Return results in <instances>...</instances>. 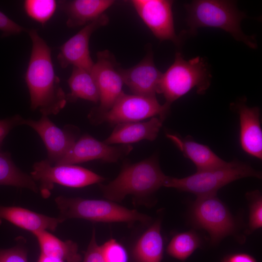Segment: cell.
<instances>
[{
	"label": "cell",
	"mask_w": 262,
	"mask_h": 262,
	"mask_svg": "<svg viewBox=\"0 0 262 262\" xmlns=\"http://www.w3.org/2000/svg\"><path fill=\"white\" fill-rule=\"evenodd\" d=\"M32 51L25 80L30 97V108L42 115H56L66 106V94L55 74L51 49L35 29L29 30Z\"/></svg>",
	"instance_id": "obj_1"
},
{
	"label": "cell",
	"mask_w": 262,
	"mask_h": 262,
	"mask_svg": "<svg viewBox=\"0 0 262 262\" xmlns=\"http://www.w3.org/2000/svg\"><path fill=\"white\" fill-rule=\"evenodd\" d=\"M166 178L158 158L153 155L137 163H125L114 180L99 185L103 196L115 202L121 201L128 195L142 199L164 186Z\"/></svg>",
	"instance_id": "obj_2"
},
{
	"label": "cell",
	"mask_w": 262,
	"mask_h": 262,
	"mask_svg": "<svg viewBox=\"0 0 262 262\" xmlns=\"http://www.w3.org/2000/svg\"><path fill=\"white\" fill-rule=\"evenodd\" d=\"M186 8L187 23L192 32L200 27L219 28L249 47L256 48L255 40L242 32L240 23L246 16L237 9L233 1L195 0L187 4Z\"/></svg>",
	"instance_id": "obj_3"
},
{
	"label": "cell",
	"mask_w": 262,
	"mask_h": 262,
	"mask_svg": "<svg viewBox=\"0 0 262 262\" xmlns=\"http://www.w3.org/2000/svg\"><path fill=\"white\" fill-rule=\"evenodd\" d=\"M55 202L63 221L81 218L99 222H124L131 224L139 222L149 223L150 216L131 210L109 200L88 199L59 196Z\"/></svg>",
	"instance_id": "obj_4"
},
{
	"label": "cell",
	"mask_w": 262,
	"mask_h": 262,
	"mask_svg": "<svg viewBox=\"0 0 262 262\" xmlns=\"http://www.w3.org/2000/svg\"><path fill=\"white\" fill-rule=\"evenodd\" d=\"M210 72L205 61L200 57L185 60L179 52L175 54L173 63L162 75L158 94H162L165 104L171 103L193 89L203 94L209 87Z\"/></svg>",
	"instance_id": "obj_5"
},
{
	"label": "cell",
	"mask_w": 262,
	"mask_h": 262,
	"mask_svg": "<svg viewBox=\"0 0 262 262\" xmlns=\"http://www.w3.org/2000/svg\"><path fill=\"white\" fill-rule=\"evenodd\" d=\"M247 177L261 179L262 174L248 164L234 160L224 166L196 171L184 178L167 176L164 186L190 192L197 197L216 195L222 187Z\"/></svg>",
	"instance_id": "obj_6"
},
{
	"label": "cell",
	"mask_w": 262,
	"mask_h": 262,
	"mask_svg": "<svg viewBox=\"0 0 262 262\" xmlns=\"http://www.w3.org/2000/svg\"><path fill=\"white\" fill-rule=\"evenodd\" d=\"M190 220L194 226L208 232L213 244L237 229L236 221L216 195L197 196L191 207Z\"/></svg>",
	"instance_id": "obj_7"
},
{
	"label": "cell",
	"mask_w": 262,
	"mask_h": 262,
	"mask_svg": "<svg viewBox=\"0 0 262 262\" xmlns=\"http://www.w3.org/2000/svg\"><path fill=\"white\" fill-rule=\"evenodd\" d=\"M170 106L161 105L156 97L129 95L124 92L108 111L89 119L94 125L107 123L111 125L140 121L158 116L163 120L166 118Z\"/></svg>",
	"instance_id": "obj_8"
},
{
	"label": "cell",
	"mask_w": 262,
	"mask_h": 262,
	"mask_svg": "<svg viewBox=\"0 0 262 262\" xmlns=\"http://www.w3.org/2000/svg\"><path fill=\"white\" fill-rule=\"evenodd\" d=\"M30 176L38 181L44 198H48L54 184L81 188L95 183H101L104 178L86 168L74 164L52 165L47 159L36 162L33 165Z\"/></svg>",
	"instance_id": "obj_9"
},
{
	"label": "cell",
	"mask_w": 262,
	"mask_h": 262,
	"mask_svg": "<svg viewBox=\"0 0 262 262\" xmlns=\"http://www.w3.org/2000/svg\"><path fill=\"white\" fill-rule=\"evenodd\" d=\"M91 72L98 87L99 105L88 115L89 119L109 111L123 93L124 84L115 58L108 50L98 52Z\"/></svg>",
	"instance_id": "obj_10"
},
{
	"label": "cell",
	"mask_w": 262,
	"mask_h": 262,
	"mask_svg": "<svg viewBox=\"0 0 262 262\" xmlns=\"http://www.w3.org/2000/svg\"><path fill=\"white\" fill-rule=\"evenodd\" d=\"M23 125L32 128L40 136L47 150L46 159L52 165H56L65 156L80 133L78 127L67 124L60 129L44 115L38 120L24 118Z\"/></svg>",
	"instance_id": "obj_11"
},
{
	"label": "cell",
	"mask_w": 262,
	"mask_h": 262,
	"mask_svg": "<svg viewBox=\"0 0 262 262\" xmlns=\"http://www.w3.org/2000/svg\"><path fill=\"white\" fill-rule=\"evenodd\" d=\"M132 150L131 145H107L85 134L78 139L56 165L75 164L94 160L115 163L127 156Z\"/></svg>",
	"instance_id": "obj_12"
},
{
	"label": "cell",
	"mask_w": 262,
	"mask_h": 262,
	"mask_svg": "<svg viewBox=\"0 0 262 262\" xmlns=\"http://www.w3.org/2000/svg\"><path fill=\"white\" fill-rule=\"evenodd\" d=\"M141 18L154 36L161 41H171L179 44L172 11L173 1L168 0L131 1Z\"/></svg>",
	"instance_id": "obj_13"
},
{
	"label": "cell",
	"mask_w": 262,
	"mask_h": 262,
	"mask_svg": "<svg viewBox=\"0 0 262 262\" xmlns=\"http://www.w3.org/2000/svg\"><path fill=\"white\" fill-rule=\"evenodd\" d=\"M109 18L105 13L95 20L85 25L59 48L57 59L61 66L65 68L69 66L91 71L94 63L89 48L90 38L97 29L106 25Z\"/></svg>",
	"instance_id": "obj_14"
},
{
	"label": "cell",
	"mask_w": 262,
	"mask_h": 262,
	"mask_svg": "<svg viewBox=\"0 0 262 262\" xmlns=\"http://www.w3.org/2000/svg\"><path fill=\"white\" fill-rule=\"evenodd\" d=\"M124 84L133 94L156 97L162 73L156 66L152 52L135 66L128 68H119Z\"/></svg>",
	"instance_id": "obj_15"
},
{
	"label": "cell",
	"mask_w": 262,
	"mask_h": 262,
	"mask_svg": "<svg viewBox=\"0 0 262 262\" xmlns=\"http://www.w3.org/2000/svg\"><path fill=\"white\" fill-rule=\"evenodd\" d=\"M239 114L240 142L242 149L249 155L259 160L262 159V131L260 109L250 107L241 101L233 103Z\"/></svg>",
	"instance_id": "obj_16"
},
{
	"label": "cell",
	"mask_w": 262,
	"mask_h": 262,
	"mask_svg": "<svg viewBox=\"0 0 262 262\" xmlns=\"http://www.w3.org/2000/svg\"><path fill=\"white\" fill-rule=\"evenodd\" d=\"M163 121L159 117H153L146 121L118 124L103 142L110 145H130L143 140L153 141L157 138Z\"/></svg>",
	"instance_id": "obj_17"
},
{
	"label": "cell",
	"mask_w": 262,
	"mask_h": 262,
	"mask_svg": "<svg viewBox=\"0 0 262 262\" xmlns=\"http://www.w3.org/2000/svg\"><path fill=\"white\" fill-rule=\"evenodd\" d=\"M114 2L113 0H61L58 6L67 16V26L74 28L97 19Z\"/></svg>",
	"instance_id": "obj_18"
},
{
	"label": "cell",
	"mask_w": 262,
	"mask_h": 262,
	"mask_svg": "<svg viewBox=\"0 0 262 262\" xmlns=\"http://www.w3.org/2000/svg\"><path fill=\"white\" fill-rule=\"evenodd\" d=\"M5 219L33 234L42 230L54 231L63 221L59 217H52L16 206L0 205V220Z\"/></svg>",
	"instance_id": "obj_19"
},
{
	"label": "cell",
	"mask_w": 262,
	"mask_h": 262,
	"mask_svg": "<svg viewBox=\"0 0 262 262\" xmlns=\"http://www.w3.org/2000/svg\"><path fill=\"white\" fill-rule=\"evenodd\" d=\"M166 136L181 151L184 156L194 163L197 171L221 167L228 163L206 145L190 139H182L175 134H167Z\"/></svg>",
	"instance_id": "obj_20"
},
{
	"label": "cell",
	"mask_w": 262,
	"mask_h": 262,
	"mask_svg": "<svg viewBox=\"0 0 262 262\" xmlns=\"http://www.w3.org/2000/svg\"><path fill=\"white\" fill-rule=\"evenodd\" d=\"M161 221L152 224L139 237L133 249L136 262H161L164 252V241L161 232Z\"/></svg>",
	"instance_id": "obj_21"
},
{
	"label": "cell",
	"mask_w": 262,
	"mask_h": 262,
	"mask_svg": "<svg viewBox=\"0 0 262 262\" xmlns=\"http://www.w3.org/2000/svg\"><path fill=\"white\" fill-rule=\"evenodd\" d=\"M38 242L41 253L66 262H80L82 258L77 244L71 240L63 241L47 230L33 234Z\"/></svg>",
	"instance_id": "obj_22"
},
{
	"label": "cell",
	"mask_w": 262,
	"mask_h": 262,
	"mask_svg": "<svg viewBox=\"0 0 262 262\" xmlns=\"http://www.w3.org/2000/svg\"><path fill=\"white\" fill-rule=\"evenodd\" d=\"M67 83L70 92L66 94L67 101L75 102L79 98L95 103L99 101L98 87L91 71L73 66Z\"/></svg>",
	"instance_id": "obj_23"
},
{
	"label": "cell",
	"mask_w": 262,
	"mask_h": 262,
	"mask_svg": "<svg viewBox=\"0 0 262 262\" xmlns=\"http://www.w3.org/2000/svg\"><path fill=\"white\" fill-rule=\"evenodd\" d=\"M0 185L28 189L38 193V188L30 175L22 171L14 164L8 152L0 150Z\"/></svg>",
	"instance_id": "obj_24"
},
{
	"label": "cell",
	"mask_w": 262,
	"mask_h": 262,
	"mask_svg": "<svg viewBox=\"0 0 262 262\" xmlns=\"http://www.w3.org/2000/svg\"><path fill=\"white\" fill-rule=\"evenodd\" d=\"M201 245V240L194 231L180 232L175 235L167 247L168 254L183 261L187 259Z\"/></svg>",
	"instance_id": "obj_25"
},
{
	"label": "cell",
	"mask_w": 262,
	"mask_h": 262,
	"mask_svg": "<svg viewBox=\"0 0 262 262\" xmlns=\"http://www.w3.org/2000/svg\"><path fill=\"white\" fill-rule=\"evenodd\" d=\"M57 6L54 0H26L23 3L28 16L42 25L52 17Z\"/></svg>",
	"instance_id": "obj_26"
},
{
	"label": "cell",
	"mask_w": 262,
	"mask_h": 262,
	"mask_svg": "<svg viewBox=\"0 0 262 262\" xmlns=\"http://www.w3.org/2000/svg\"><path fill=\"white\" fill-rule=\"evenodd\" d=\"M249 203V231L252 232L262 227V197L258 190L247 193Z\"/></svg>",
	"instance_id": "obj_27"
},
{
	"label": "cell",
	"mask_w": 262,
	"mask_h": 262,
	"mask_svg": "<svg viewBox=\"0 0 262 262\" xmlns=\"http://www.w3.org/2000/svg\"><path fill=\"white\" fill-rule=\"evenodd\" d=\"M100 246L105 262H128L125 248L116 240L111 239Z\"/></svg>",
	"instance_id": "obj_28"
},
{
	"label": "cell",
	"mask_w": 262,
	"mask_h": 262,
	"mask_svg": "<svg viewBox=\"0 0 262 262\" xmlns=\"http://www.w3.org/2000/svg\"><path fill=\"white\" fill-rule=\"evenodd\" d=\"M0 262H28L27 251L21 245L9 249H0Z\"/></svg>",
	"instance_id": "obj_29"
},
{
	"label": "cell",
	"mask_w": 262,
	"mask_h": 262,
	"mask_svg": "<svg viewBox=\"0 0 262 262\" xmlns=\"http://www.w3.org/2000/svg\"><path fill=\"white\" fill-rule=\"evenodd\" d=\"M0 31L2 37L20 34L28 31L10 19L3 13L0 11Z\"/></svg>",
	"instance_id": "obj_30"
},
{
	"label": "cell",
	"mask_w": 262,
	"mask_h": 262,
	"mask_svg": "<svg viewBox=\"0 0 262 262\" xmlns=\"http://www.w3.org/2000/svg\"><path fill=\"white\" fill-rule=\"evenodd\" d=\"M82 262H105L101 251L100 246L97 242L95 229L93 230L92 237Z\"/></svg>",
	"instance_id": "obj_31"
},
{
	"label": "cell",
	"mask_w": 262,
	"mask_h": 262,
	"mask_svg": "<svg viewBox=\"0 0 262 262\" xmlns=\"http://www.w3.org/2000/svg\"><path fill=\"white\" fill-rule=\"evenodd\" d=\"M24 118L19 115L0 120V150L3 141L9 132L15 127L22 125Z\"/></svg>",
	"instance_id": "obj_32"
},
{
	"label": "cell",
	"mask_w": 262,
	"mask_h": 262,
	"mask_svg": "<svg viewBox=\"0 0 262 262\" xmlns=\"http://www.w3.org/2000/svg\"><path fill=\"white\" fill-rule=\"evenodd\" d=\"M222 262H257L252 256L246 253H236L227 256Z\"/></svg>",
	"instance_id": "obj_33"
},
{
	"label": "cell",
	"mask_w": 262,
	"mask_h": 262,
	"mask_svg": "<svg viewBox=\"0 0 262 262\" xmlns=\"http://www.w3.org/2000/svg\"><path fill=\"white\" fill-rule=\"evenodd\" d=\"M37 262H65L63 261L47 256L41 253Z\"/></svg>",
	"instance_id": "obj_34"
}]
</instances>
